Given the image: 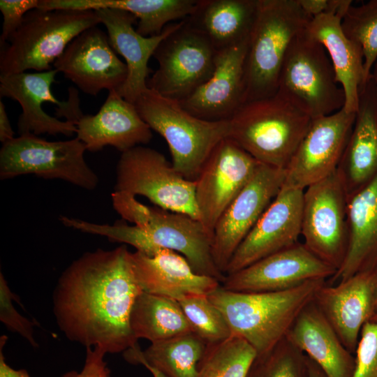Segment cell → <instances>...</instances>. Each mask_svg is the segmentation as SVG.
Wrapping results in <instances>:
<instances>
[{"instance_id":"1","label":"cell","mask_w":377,"mask_h":377,"mask_svg":"<svg viewBox=\"0 0 377 377\" xmlns=\"http://www.w3.org/2000/svg\"><path fill=\"white\" fill-rule=\"evenodd\" d=\"M126 244L86 252L62 272L52 293L57 324L71 341L107 353L138 346L130 316L142 293Z\"/></svg>"},{"instance_id":"2","label":"cell","mask_w":377,"mask_h":377,"mask_svg":"<svg viewBox=\"0 0 377 377\" xmlns=\"http://www.w3.org/2000/svg\"><path fill=\"white\" fill-rule=\"evenodd\" d=\"M113 207L129 226L117 221L112 225L75 219L74 229L105 236L110 241L129 244L137 251L151 256L159 249L176 251L188 260L198 274L214 277L221 283L225 275L212 256L213 237L200 221L187 214L147 206L129 193H112Z\"/></svg>"},{"instance_id":"3","label":"cell","mask_w":377,"mask_h":377,"mask_svg":"<svg viewBox=\"0 0 377 377\" xmlns=\"http://www.w3.org/2000/svg\"><path fill=\"white\" fill-rule=\"evenodd\" d=\"M327 281L315 279L277 292L243 293L221 285L208 295L224 316L231 334L247 341L257 355L286 337L302 309Z\"/></svg>"},{"instance_id":"4","label":"cell","mask_w":377,"mask_h":377,"mask_svg":"<svg viewBox=\"0 0 377 377\" xmlns=\"http://www.w3.org/2000/svg\"><path fill=\"white\" fill-rule=\"evenodd\" d=\"M311 20L297 0H258L244 62V103L276 94L288 46Z\"/></svg>"},{"instance_id":"5","label":"cell","mask_w":377,"mask_h":377,"mask_svg":"<svg viewBox=\"0 0 377 377\" xmlns=\"http://www.w3.org/2000/svg\"><path fill=\"white\" fill-rule=\"evenodd\" d=\"M311 118L279 94L244 103L229 119V135L259 163L286 169Z\"/></svg>"},{"instance_id":"6","label":"cell","mask_w":377,"mask_h":377,"mask_svg":"<svg viewBox=\"0 0 377 377\" xmlns=\"http://www.w3.org/2000/svg\"><path fill=\"white\" fill-rule=\"evenodd\" d=\"M151 131L167 142L172 165L184 178L195 181L214 147L229 135V120L207 121L182 108L178 101L148 88L134 103Z\"/></svg>"},{"instance_id":"7","label":"cell","mask_w":377,"mask_h":377,"mask_svg":"<svg viewBox=\"0 0 377 377\" xmlns=\"http://www.w3.org/2000/svg\"><path fill=\"white\" fill-rule=\"evenodd\" d=\"M101 24L93 10H44L28 12L19 28L1 48L0 75L45 72L80 34Z\"/></svg>"},{"instance_id":"8","label":"cell","mask_w":377,"mask_h":377,"mask_svg":"<svg viewBox=\"0 0 377 377\" xmlns=\"http://www.w3.org/2000/svg\"><path fill=\"white\" fill-rule=\"evenodd\" d=\"M276 94L311 119L333 114L344 106V92L329 55L306 29L288 46Z\"/></svg>"},{"instance_id":"9","label":"cell","mask_w":377,"mask_h":377,"mask_svg":"<svg viewBox=\"0 0 377 377\" xmlns=\"http://www.w3.org/2000/svg\"><path fill=\"white\" fill-rule=\"evenodd\" d=\"M85 145L77 138L48 141L24 134L3 144L0 150V179L34 174L45 179H60L93 190L98 177L84 160Z\"/></svg>"},{"instance_id":"10","label":"cell","mask_w":377,"mask_h":377,"mask_svg":"<svg viewBox=\"0 0 377 377\" xmlns=\"http://www.w3.org/2000/svg\"><path fill=\"white\" fill-rule=\"evenodd\" d=\"M57 73L52 68L45 72L0 75L1 96L17 101L22 110L17 121L20 135L47 133L72 136L76 133V124L84 115L78 92L69 87L68 100L59 101L51 91Z\"/></svg>"},{"instance_id":"11","label":"cell","mask_w":377,"mask_h":377,"mask_svg":"<svg viewBox=\"0 0 377 377\" xmlns=\"http://www.w3.org/2000/svg\"><path fill=\"white\" fill-rule=\"evenodd\" d=\"M116 174L114 191L145 196L154 206L199 220L195 182L181 175L158 151L139 145L122 152Z\"/></svg>"},{"instance_id":"12","label":"cell","mask_w":377,"mask_h":377,"mask_svg":"<svg viewBox=\"0 0 377 377\" xmlns=\"http://www.w3.org/2000/svg\"><path fill=\"white\" fill-rule=\"evenodd\" d=\"M217 52L201 31L182 20L154 52L158 66L148 88L170 99L186 98L212 76Z\"/></svg>"},{"instance_id":"13","label":"cell","mask_w":377,"mask_h":377,"mask_svg":"<svg viewBox=\"0 0 377 377\" xmlns=\"http://www.w3.org/2000/svg\"><path fill=\"white\" fill-rule=\"evenodd\" d=\"M348 197L337 170L304 190L301 235L304 246L337 272L348 251Z\"/></svg>"},{"instance_id":"14","label":"cell","mask_w":377,"mask_h":377,"mask_svg":"<svg viewBox=\"0 0 377 377\" xmlns=\"http://www.w3.org/2000/svg\"><path fill=\"white\" fill-rule=\"evenodd\" d=\"M260 163L229 138L212 150L195 182L199 221L213 237L225 210L249 181Z\"/></svg>"},{"instance_id":"15","label":"cell","mask_w":377,"mask_h":377,"mask_svg":"<svg viewBox=\"0 0 377 377\" xmlns=\"http://www.w3.org/2000/svg\"><path fill=\"white\" fill-rule=\"evenodd\" d=\"M285 175V169L260 163L219 218L213 233L212 256L225 276L235 251L280 191Z\"/></svg>"},{"instance_id":"16","label":"cell","mask_w":377,"mask_h":377,"mask_svg":"<svg viewBox=\"0 0 377 377\" xmlns=\"http://www.w3.org/2000/svg\"><path fill=\"white\" fill-rule=\"evenodd\" d=\"M356 112L343 108L311 119L307 132L285 169L282 187L304 190L337 169L351 134Z\"/></svg>"},{"instance_id":"17","label":"cell","mask_w":377,"mask_h":377,"mask_svg":"<svg viewBox=\"0 0 377 377\" xmlns=\"http://www.w3.org/2000/svg\"><path fill=\"white\" fill-rule=\"evenodd\" d=\"M336 272L298 242L226 275L221 286L235 292H277L311 280L330 279Z\"/></svg>"},{"instance_id":"18","label":"cell","mask_w":377,"mask_h":377,"mask_svg":"<svg viewBox=\"0 0 377 377\" xmlns=\"http://www.w3.org/2000/svg\"><path fill=\"white\" fill-rule=\"evenodd\" d=\"M54 68L84 94L96 96L102 90H118L128 69L111 47L108 34L97 26L76 36L55 60Z\"/></svg>"},{"instance_id":"19","label":"cell","mask_w":377,"mask_h":377,"mask_svg":"<svg viewBox=\"0 0 377 377\" xmlns=\"http://www.w3.org/2000/svg\"><path fill=\"white\" fill-rule=\"evenodd\" d=\"M313 302L344 346L355 353L364 325L377 318V267L323 285Z\"/></svg>"},{"instance_id":"20","label":"cell","mask_w":377,"mask_h":377,"mask_svg":"<svg viewBox=\"0 0 377 377\" xmlns=\"http://www.w3.org/2000/svg\"><path fill=\"white\" fill-rule=\"evenodd\" d=\"M304 190L281 187L238 246L225 274H232L297 242L301 235Z\"/></svg>"},{"instance_id":"21","label":"cell","mask_w":377,"mask_h":377,"mask_svg":"<svg viewBox=\"0 0 377 377\" xmlns=\"http://www.w3.org/2000/svg\"><path fill=\"white\" fill-rule=\"evenodd\" d=\"M95 11L101 24L107 29L111 47L124 59L127 66L126 80L117 91L126 101L134 104L148 89L147 78L151 71L148 66L150 57L161 42L177 29L182 20L169 24L158 35L145 37L134 29L137 19L130 13L114 8Z\"/></svg>"},{"instance_id":"22","label":"cell","mask_w":377,"mask_h":377,"mask_svg":"<svg viewBox=\"0 0 377 377\" xmlns=\"http://www.w3.org/2000/svg\"><path fill=\"white\" fill-rule=\"evenodd\" d=\"M248 40L217 52L209 79L179 101L191 114L207 121L229 120L244 103V71Z\"/></svg>"},{"instance_id":"23","label":"cell","mask_w":377,"mask_h":377,"mask_svg":"<svg viewBox=\"0 0 377 377\" xmlns=\"http://www.w3.org/2000/svg\"><path fill=\"white\" fill-rule=\"evenodd\" d=\"M131 262L136 281L142 292L177 302L190 296H208L221 282L196 273L180 253L159 249L151 256L135 251Z\"/></svg>"},{"instance_id":"24","label":"cell","mask_w":377,"mask_h":377,"mask_svg":"<svg viewBox=\"0 0 377 377\" xmlns=\"http://www.w3.org/2000/svg\"><path fill=\"white\" fill-rule=\"evenodd\" d=\"M76 126V138L89 151L110 145L122 153L146 145L152 138L151 129L142 119L135 104L126 101L117 90L109 91L96 114H84Z\"/></svg>"},{"instance_id":"25","label":"cell","mask_w":377,"mask_h":377,"mask_svg":"<svg viewBox=\"0 0 377 377\" xmlns=\"http://www.w3.org/2000/svg\"><path fill=\"white\" fill-rule=\"evenodd\" d=\"M337 170L348 198L377 175V96L371 78L360 89L355 123Z\"/></svg>"},{"instance_id":"26","label":"cell","mask_w":377,"mask_h":377,"mask_svg":"<svg viewBox=\"0 0 377 377\" xmlns=\"http://www.w3.org/2000/svg\"><path fill=\"white\" fill-rule=\"evenodd\" d=\"M286 337L314 361L327 377H352L355 357L313 300L298 314Z\"/></svg>"},{"instance_id":"27","label":"cell","mask_w":377,"mask_h":377,"mask_svg":"<svg viewBox=\"0 0 377 377\" xmlns=\"http://www.w3.org/2000/svg\"><path fill=\"white\" fill-rule=\"evenodd\" d=\"M342 19L331 13L313 17L306 30L325 48L337 82L345 95L343 108L356 112L360 91L367 83L364 78V58L360 46L343 32Z\"/></svg>"},{"instance_id":"28","label":"cell","mask_w":377,"mask_h":377,"mask_svg":"<svg viewBox=\"0 0 377 377\" xmlns=\"http://www.w3.org/2000/svg\"><path fill=\"white\" fill-rule=\"evenodd\" d=\"M349 246L341 267L330 284L377 267V175L348 198Z\"/></svg>"},{"instance_id":"29","label":"cell","mask_w":377,"mask_h":377,"mask_svg":"<svg viewBox=\"0 0 377 377\" xmlns=\"http://www.w3.org/2000/svg\"><path fill=\"white\" fill-rule=\"evenodd\" d=\"M258 5V0H198L186 20L219 52L249 40Z\"/></svg>"},{"instance_id":"30","label":"cell","mask_w":377,"mask_h":377,"mask_svg":"<svg viewBox=\"0 0 377 377\" xmlns=\"http://www.w3.org/2000/svg\"><path fill=\"white\" fill-rule=\"evenodd\" d=\"M198 0H40L44 10H93L114 8L133 15L136 31L149 37L160 34L170 22L184 20L195 10Z\"/></svg>"},{"instance_id":"31","label":"cell","mask_w":377,"mask_h":377,"mask_svg":"<svg viewBox=\"0 0 377 377\" xmlns=\"http://www.w3.org/2000/svg\"><path fill=\"white\" fill-rule=\"evenodd\" d=\"M206 347L207 343L191 332L151 343L143 351L138 345L124 352V356L131 364H147L168 377H198V365Z\"/></svg>"},{"instance_id":"32","label":"cell","mask_w":377,"mask_h":377,"mask_svg":"<svg viewBox=\"0 0 377 377\" xmlns=\"http://www.w3.org/2000/svg\"><path fill=\"white\" fill-rule=\"evenodd\" d=\"M130 325L134 337L151 343L191 332L179 302L142 292L133 306Z\"/></svg>"},{"instance_id":"33","label":"cell","mask_w":377,"mask_h":377,"mask_svg":"<svg viewBox=\"0 0 377 377\" xmlns=\"http://www.w3.org/2000/svg\"><path fill=\"white\" fill-rule=\"evenodd\" d=\"M257 353L244 339L231 335L222 341L207 344L198 363V377H246Z\"/></svg>"},{"instance_id":"34","label":"cell","mask_w":377,"mask_h":377,"mask_svg":"<svg viewBox=\"0 0 377 377\" xmlns=\"http://www.w3.org/2000/svg\"><path fill=\"white\" fill-rule=\"evenodd\" d=\"M345 34L357 43L363 53L364 78L367 82L377 59V0L350 6L341 20Z\"/></svg>"},{"instance_id":"35","label":"cell","mask_w":377,"mask_h":377,"mask_svg":"<svg viewBox=\"0 0 377 377\" xmlns=\"http://www.w3.org/2000/svg\"><path fill=\"white\" fill-rule=\"evenodd\" d=\"M246 377H309L307 356L286 337L256 355Z\"/></svg>"},{"instance_id":"36","label":"cell","mask_w":377,"mask_h":377,"mask_svg":"<svg viewBox=\"0 0 377 377\" xmlns=\"http://www.w3.org/2000/svg\"><path fill=\"white\" fill-rule=\"evenodd\" d=\"M178 302L192 332L207 344L222 341L232 335L222 313L208 296H190Z\"/></svg>"},{"instance_id":"37","label":"cell","mask_w":377,"mask_h":377,"mask_svg":"<svg viewBox=\"0 0 377 377\" xmlns=\"http://www.w3.org/2000/svg\"><path fill=\"white\" fill-rule=\"evenodd\" d=\"M355 354L352 377H377V318L362 327Z\"/></svg>"},{"instance_id":"38","label":"cell","mask_w":377,"mask_h":377,"mask_svg":"<svg viewBox=\"0 0 377 377\" xmlns=\"http://www.w3.org/2000/svg\"><path fill=\"white\" fill-rule=\"evenodd\" d=\"M4 276L0 273V320L7 329L17 333L25 339L31 346L37 347L34 336L33 326L36 324L22 316L13 304L15 299Z\"/></svg>"},{"instance_id":"39","label":"cell","mask_w":377,"mask_h":377,"mask_svg":"<svg viewBox=\"0 0 377 377\" xmlns=\"http://www.w3.org/2000/svg\"><path fill=\"white\" fill-rule=\"evenodd\" d=\"M40 0H1L0 10L3 16L0 46L3 47L7 41L20 26L26 14L38 7Z\"/></svg>"},{"instance_id":"40","label":"cell","mask_w":377,"mask_h":377,"mask_svg":"<svg viewBox=\"0 0 377 377\" xmlns=\"http://www.w3.org/2000/svg\"><path fill=\"white\" fill-rule=\"evenodd\" d=\"M84 364L80 371H69L61 377H108L110 370L107 367L104 357L105 353L98 347L86 348Z\"/></svg>"},{"instance_id":"41","label":"cell","mask_w":377,"mask_h":377,"mask_svg":"<svg viewBox=\"0 0 377 377\" xmlns=\"http://www.w3.org/2000/svg\"><path fill=\"white\" fill-rule=\"evenodd\" d=\"M297 2L312 18L327 13L329 0H297Z\"/></svg>"},{"instance_id":"42","label":"cell","mask_w":377,"mask_h":377,"mask_svg":"<svg viewBox=\"0 0 377 377\" xmlns=\"http://www.w3.org/2000/svg\"><path fill=\"white\" fill-rule=\"evenodd\" d=\"M14 135L15 132L12 128L5 105L2 101H0V141L3 144L15 138Z\"/></svg>"},{"instance_id":"43","label":"cell","mask_w":377,"mask_h":377,"mask_svg":"<svg viewBox=\"0 0 377 377\" xmlns=\"http://www.w3.org/2000/svg\"><path fill=\"white\" fill-rule=\"evenodd\" d=\"M309 377H327L323 370L311 359L307 357Z\"/></svg>"},{"instance_id":"44","label":"cell","mask_w":377,"mask_h":377,"mask_svg":"<svg viewBox=\"0 0 377 377\" xmlns=\"http://www.w3.org/2000/svg\"><path fill=\"white\" fill-rule=\"evenodd\" d=\"M370 78L373 82L374 89H375V91H376V96H377V59L375 61V63H374V66H373V67L371 68Z\"/></svg>"},{"instance_id":"45","label":"cell","mask_w":377,"mask_h":377,"mask_svg":"<svg viewBox=\"0 0 377 377\" xmlns=\"http://www.w3.org/2000/svg\"><path fill=\"white\" fill-rule=\"evenodd\" d=\"M142 365L145 366L151 373L153 377H168L153 367H151L147 364H143Z\"/></svg>"},{"instance_id":"46","label":"cell","mask_w":377,"mask_h":377,"mask_svg":"<svg viewBox=\"0 0 377 377\" xmlns=\"http://www.w3.org/2000/svg\"><path fill=\"white\" fill-rule=\"evenodd\" d=\"M108 377H110V376H108Z\"/></svg>"}]
</instances>
